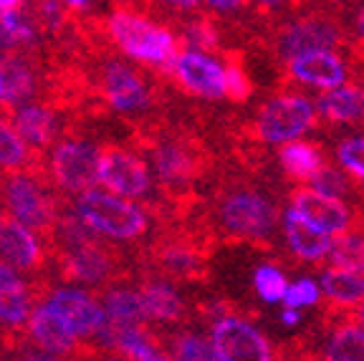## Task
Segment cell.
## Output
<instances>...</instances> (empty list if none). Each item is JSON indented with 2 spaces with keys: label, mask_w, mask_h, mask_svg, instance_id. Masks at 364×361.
<instances>
[{
  "label": "cell",
  "mask_w": 364,
  "mask_h": 361,
  "mask_svg": "<svg viewBox=\"0 0 364 361\" xmlns=\"http://www.w3.org/2000/svg\"><path fill=\"white\" fill-rule=\"evenodd\" d=\"M114 43L134 61L149 66H170L177 56V41L172 31L136 11H114L107 21Z\"/></svg>",
  "instance_id": "cell-1"
},
{
  "label": "cell",
  "mask_w": 364,
  "mask_h": 361,
  "mask_svg": "<svg viewBox=\"0 0 364 361\" xmlns=\"http://www.w3.org/2000/svg\"><path fill=\"white\" fill-rule=\"evenodd\" d=\"M76 215L86 227L119 240L136 237L147 227L144 212L134 203H129V198L114 195L109 190H94V187L79 195Z\"/></svg>",
  "instance_id": "cell-2"
},
{
  "label": "cell",
  "mask_w": 364,
  "mask_h": 361,
  "mask_svg": "<svg viewBox=\"0 0 364 361\" xmlns=\"http://www.w3.org/2000/svg\"><path fill=\"white\" fill-rule=\"evenodd\" d=\"M314 117H316V107L306 96L281 94L263 104L256 126L261 139L268 144H289V141L301 139L311 129Z\"/></svg>",
  "instance_id": "cell-3"
},
{
  "label": "cell",
  "mask_w": 364,
  "mask_h": 361,
  "mask_svg": "<svg viewBox=\"0 0 364 361\" xmlns=\"http://www.w3.org/2000/svg\"><path fill=\"white\" fill-rule=\"evenodd\" d=\"M172 74L177 76L185 89L193 94L208 96V99H220L228 96V76H230V66L218 61L208 51L200 48H185L177 51V56L170 63Z\"/></svg>",
  "instance_id": "cell-4"
},
{
  "label": "cell",
  "mask_w": 364,
  "mask_h": 361,
  "mask_svg": "<svg viewBox=\"0 0 364 361\" xmlns=\"http://www.w3.org/2000/svg\"><path fill=\"white\" fill-rule=\"evenodd\" d=\"M210 341L220 361H271V346L263 333L243 318H220Z\"/></svg>",
  "instance_id": "cell-5"
},
{
  "label": "cell",
  "mask_w": 364,
  "mask_h": 361,
  "mask_svg": "<svg viewBox=\"0 0 364 361\" xmlns=\"http://www.w3.org/2000/svg\"><path fill=\"white\" fill-rule=\"evenodd\" d=\"M99 152L89 141H63L53 152V177L71 192H86L99 182Z\"/></svg>",
  "instance_id": "cell-6"
},
{
  "label": "cell",
  "mask_w": 364,
  "mask_h": 361,
  "mask_svg": "<svg viewBox=\"0 0 364 361\" xmlns=\"http://www.w3.org/2000/svg\"><path fill=\"white\" fill-rule=\"evenodd\" d=\"M99 182L114 195L139 198L149 190V170L134 154L122 149H104L99 157Z\"/></svg>",
  "instance_id": "cell-7"
},
{
  "label": "cell",
  "mask_w": 364,
  "mask_h": 361,
  "mask_svg": "<svg viewBox=\"0 0 364 361\" xmlns=\"http://www.w3.org/2000/svg\"><path fill=\"white\" fill-rule=\"evenodd\" d=\"M223 222L228 230L245 237H263L276 222V210L256 192H238L223 205Z\"/></svg>",
  "instance_id": "cell-8"
},
{
  "label": "cell",
  "mask_w": 364,
  "mask_h": 361,
  "mask_svg": "<svg viewBox=\"0 0 364 361\" xmlns=\"http://www.w3.org/2000/svg\"><path fill=\"white\" fill-rule=\"evenodd\" d=\"M289 71L299 84L329 91L347 84V63L334 48H316L289 58Z\"/></svg>",
  "instance_id": "cell-9"
},
{
  "label": "cell",
  "mask_w": 364,
  "mask_h": 361,
  "mask_svg": "<svg viewBox=\"0 0 364 361\" xmlns=\"http://www.w3.org/2000/svg\"><path fill=\"white\" fill-rule=\"evenodd\" d=\"M48 306L56 311L58 316L71 326V331L76 336H89V333H97L107 323V313H104V306L86 296L79 288H61L48 298Z\"/></svg>",
  "instance_id": "cell-10"
},
{
  "label": "cell",
  "mask_w": 364,
  "mask_h": 361,
  "mask_svg": "<svg viewBox=\"0 0 364 361\" xmlns=\"http://www.w3.org/2000/svg\"><path fill=\"white\" fill-rule=\"evenodd\" d=\"M339 43V28L329 18H299L289 23L279 38L281 56L289 58L299 56L304 51H316V48H334Z\"/></svg>",
  "instance_id": "cell-11"
},
{
  "label": "cell",
  "mask_w": 364,
  "mask_h": 361,
  "mask_svg": "<svg viewBox=\"0 0 364 361\" xmlns=\"http://www.w3.org/2000/svg\"><path fill=\"white\" fill-rule=\"evenodd\" d=\"M8 210H11L13 220L23 222L26 227H41L51 217V205L46 192L28 177H13L6 187Z\"/></svg>",
  "instance_id": "cell-12"
},
{
  "label": "cell",
  "mask_w": 364,
  "mask_h": 361,
  "mask_svg": "<svg viewBox=\"0 0 364 361\" xmlns=\"http://www.w3.org/2000/svg\"><path fill=\"white\" fill-rule=\"evenodd\" d=\"M104 91L117 112H139L149 104L144 81L127 63L112 61L104 68Z\"/></svg>",
  "instance_id": "cell-13"
},
{
  "label": "cell",
  "mask_w": 364,
  "mask_h": 361,
  "mask_svg": "<svg viewBox=\"0 0 364 361\" xmlns=\"http://www.w3.org/2000/svg\"><path fill=\"white\" fill-rule=\"evenodd\" d=\"M294 210L311 220L316 227H321L329 235H336V232H344L349 225V210L347 205L341 203L339 198H331V195H324L318 190H301L296 192L294 198Z\"/></svg>",
  "instance_id": "cell-14"
},
{
  "label": "cell",
  "mask_w": 364,
  "mask_h": 361,
  "mask_svg": "<svg viewBox=\"0 0 364 361\" xmlns=\"http://www.w3.org/2000/svg\"><path fill=\"white\" fill-rule=\"evenodd\" d=\"M284 232L286 240H289V248L304 260L324 258V255H329L331 245H334V237L329 232L316 227L294 208L284 215Z\"/></svg>",
  "instance_id": "cell-15"
},
{
  "label": "cell",
  "mask_w": 364,
  "mask_h": 361,
  "mask_svg": "<svg viewBox=\"0 0 364 361\" xmlns=\"http://www.w3.org/2000/svg\"><path fill=\"white\" fill-rule=\"evenodd\" d=\"M38 240L31 232V227H26L18 220H8L0 217V258L3 263L16 271L23 268H33L38 263Z\"/></svg>",
  "instance_id": "cell-16"
},
{
  "label": "cell",
  "mask_w": 364,
  "mask_h": 361,
  "mask_svg": "<svg viewBox=\"0 0 364 361\" xmlns=\"http://www.w3.org/2000/svg\"><path fill=\"white\" fill-rule=\"evenodd\" d=\"M28 323H31V333H33L36 344H38L41 349L53 351V354H66V351L74 349L76 333L71 331V326H68L48 303L31 311Z\"/></svg>",
  "instance_id": "cell-17"
},
{
  "label": "cell",
  "mask_w": 364,
  "mask_h": 361,
  "mask_svg": "<svg viewBox=\"0 0 364 361\" xmlns=\"http://www.w3.org/2000/svg\"><path fill=\"white\" fill-rule=\"evenodd\" d=\"M31 316L28 288L16 268L0 263V321L8 326H21Z\"/></svg>",
  "instance_id": "cell-18"
},
{
  "label": "cell",
  "mask_w": 364,
  "mask_h": 361,
  "mask_svg": "<svg viewBox=\"0 0 364 361\" xmlns=\"http://www.w3.org/2000/svg\"><path fill=\"white\" fill-rule=\"evenodd\" d=\"M318 114L329 122H362L364 119V89L362 86L341 84L318 96Z\"/></svg>",
  "instance_id": "cell-19"
},
{
  "label": "cell",
  "mask_w": 364,
  "mask_h": 361,
  "mask_svg": "<svg viewBox=\"0 0 364 361\" xmlns=\"http://www.w3.org/2000/svg\"><path fill=\"white\" fill-rule=\"evenodd\" d=\"M13 126H16V131L26 144L41 147L53 134V114L46 107H38V104H21Z\"/></svg>",
  "instance_id": "cell-20"
},
{
  "label": "cell",
  "mask_w": 364,
  "mask_h": 361,
  "mask_svg": "<svg viewBox=\"0 0 364 361\" xmlns=\"http://www.w3.org/2000/svg\"><path fill=\"white\" fill-rule=\"evenodd\" d=\"M321 291L336 303H362L364 301V273L349 268H329L321 276Z\"/></svg>",
  "instance_id": "cell-21"
},
{
  "label": "cell",
  "mask_w": 364,
  "mask_h": 361,
  "mask_svg": "<svg viewBox=\"0 0 364 361\" xmlns=\"http://www.w3.org/2000/svg\"><path fill=\"white\" fill-rule=\"evenodd\" d=\"M104 313L109 323H119V326H136V323L147 318L144 313L142 293L136 291H112L104 298Z\"/></svg>",
  "instance_id": "cell-22"
},
{
  "label": "cell",
  "mask_w": 364,
  "mask_h": 361,
  "mask_svg": "<svg viewBox=\"0 0 364 361\" xmlns=\"http://www.w3.org/2000/svg\"><path fill=\"white\" fill-rule=\"evenodd\" d=\"M0 68H3V94H6V102L11 104L28 102V96L33 94V86H36L31 68L21 58H3Z\"/></svg>",
  "instance_id": "cell-23"
},
{
  "label": "cell",
  "mask_w": 364,
  "mask_h": 361,
  "mask_svg": "<svg viewBox=\"0 0 364 361\" xmlns=\"http://www.w3.org/2000/svg\"><path fill=\"white\" fill-rule=\"evenodd\" d=\"M144 301V313L149 318H159V321H172L182 313V298L177 291L167 283H152L144 288L142 293Z\"/></svg>",
  "instance_id": "cell-24"
},
{
  "label": "cell",
  "mask_w": 364,
  "mask_h": 361,
  "mask_svg": "<svg viewBox=\"0 0 364 361\" xmlns=\"http://www.w3.org/2000/svg\"><path fill=\"white\" fill-rule=\"evenodd\" d=\"M36 38L31 21L21 8H0V51H13L18 45H28Z\"/></svg>",
  "instance_id": "cell-25"
},
{
  "label": "cell",
  "mask_w": 364,
  "mask_h": 361,
  "mask_svg": "<svg viewBox=\"0 0 364 361\" xmlns=\"http://www.w3.org/2000/svg\"><path fill=\"white\" fill-rule=\"evenodd\" d=\"M281 162L284 167L291 172V175L301 177V180H311L324 164H321V157L318 152L311 147V144H304V141H289L281 152Z\"/></svg>",
  "instance_id": "cell-26"
},
{
  "label": "cell",
  "mask_w": 364,
  "mask_h": 361,
  "mask_svg": "<svg viewBox=\"0 0 364 361\" xmlns=\"http://www.w3.org/2000/svg\"><path fill=\"white\" fill-rule=\"evenodd\" d=\"M68 268L79 281L99 283L107 276V258L99 250L89 248V245H79L74 253L68 255Z\"/></svg>",
  "instance_id": "cell-27"
},
{
  "label": "cell",
  "mask_w": 364,
  "mask_h": 361,
  "mask_svg": "<svg viewBox=\"0 0 364 361\" xmlns=\"http://www.w3.org/2000/svg\"><path fill=\"white\" fill-rule=\"evenodd\" d=\"M326 361H364V328H341L334 333Z\"/></svg>",
  "instance_id": "cell-28"
},
{
  "label": "cell",
  "mask_w": 364,
  "mask_h": 361,
  "mask_svg": "<svg viewBox=\"0 0 364 361\" xmlns=\"http://www.w3.org/2000/svg\"><path fill=\"white\" fill-rule=\"evenodd\" d=\"M253 286H256V293L261 296L266 303H284V296H286V276L279 271L276 266H258V271L253 273Z\"/></svg>",
  "instance_id": "cell-29"
},
{
  "label": "cell",
  "mask_w": 364,
  "mask_h": 361,
  "mask_svg": "<svg viewBox=\"0 0 364 361\" xmlns=\"http://www.w3.org/2000/svg\"><path fill=\"white\" fill-rule=\"evenodd\" d=\"M154 170L162 180L177 182L188 175L190 170V159L185 157V152L172 144H162L159 149H154Z\"/></svg>",
  "instance_id": "cell-30"
},
{
  "label": "cell",
  "mask_w": 364,
  "mask_h": 361,
  "mask_svg": "<svg viewBox=\"0 0 364 361\" xmlns=\"http://www.w3.org/2000/svg\"><path fill=\"white\" fill-rule=\"evenodd\" d=\"M329 255L336 268H349V271L364 273V240L362 237L347 235V237H341V240H334Z\"/></svg>",
  "instance_id": "cell-31"
},
{
  "label": "cell",
  "mask_w": 364,
  "mask_h": 361,
  "mask_svg": "<svg viewBox=\"0 0 364 361\" xmlns=\"http://www.w3.org/2000/svg\"><path fill=\"white\" fill-rule=\"evenodd\" d=\"M175 361H220L213 341L203 339V336H180L175 346Z\"/></svg>",
  "instance_id": "cell-32"
},
{
  "label": "cell",
  "mask_w": 364,
  "mask_h": 361,
  "mask_svg": "<svg viewBox=\"0 0 364 361\" xmlns=\"http://www.w3.org/2000/svg\"><path fill=\"white\" fill-rule=\"evenodd\" d=\"M26 159V141L16 126L0 119V167H18Z\"/></svg>",
  "instance_id": "cell-33"
},
{
  "label": "cell",
  "mask_w": 364,
  "mask_h": 361,
  "mask_svg": "<svg viewBox=\"0 0 364 361\" xmlns=\"http://www.w3.org/2000/svg\"><path fill=\"white\" fill-rule=\"evenodd\" d=\"M321 296V286L311 278H299V281L289 283L286 286V296H284V306L289 308H309L314 306Z\"/></svg>",
  "instance_id": "cell-34"
},
{
  "label": "cell",
  "mask_w": 364,
  "mask_h": 361,
  "mask_svg": "<svg viewBox=\"0 0 364 361\" xmlns=\"http://www.w3.org/2000/svg\"><path fill=\"white\" fill-rule=\"evenodd\" d=\"M336 159L347 172L364 180V136H349L336 149Z\"/></svg>",
  "instance_id": "cell-35"
},
{
  "label": "cell",
  "mask_w": 364,
  "mask_h": 361,
  "mask_svg": "<svg viewBox=\"0 0 364 361\" xmlns=\"http://www.w3.org/2000/svg\"><path fill=\"white\" fill-rule=\"evenodd\" d=\"M311 185H314V190L331 195V198H339L341 192H344V187H347L344 185V177H341L339 172L329 170V167H321V170L311 177Z\"/></svg>",
  "instance_id": "cell-36"
},
{
  "label": "cell",
  "mask_w": 364,
  "mask_h": 361,
  "mask_svg": "<svg viewBox=\"0 0 364 361\" xmlns=\"http://www.w3.org/2000/svg\"><path fill=\"white\" fill-rule=\"evenodd\" d=\"M185 38H188L190 48H200V51H208L210 45H215V33H213L210 23L203 21H195L193 26H188Z\"/></svg>",
  "instance_id": "cell-37"
},
{
  "label": "cell",
  "mask_w": 364,
  "mask_h": 361,
  "mask_svg": "<svg viewBox=\"0 0 364 361\" xmlns=\"http://www.w3.org/2000/svg\"><path fill=\"white\" fill-rule=\"evenodd\" d=\"M38 16L46 26H51V28H58L63 23V16H66V6H63L61 0H41L38 6Z\"/></svg>",
  "instance_id": "cell-38"
},
{
  "label": "cell",
  "mask_w": 364,
  "mask_h": 361,
  "mask_svg": "<svg viewBox=\"0 0 364 361\" xmlns=\"http://www.w3.org/2000/svg\"><path fill=\"white\" fill-rule=\"evenodd\" d=\"M248 79L243 76V71L235 66H230V76H228V96H233V99H243L248 96Z\"/></svg>",
  "instance_id": "cell-39"
},
{
  "label": "cell",
  "mask_w": 364,
  "mask_h": 361,
  "mask_svg": "<svg viewBox=\"0 0 364 361\" xmlns=\"http://www.w3.org/2000/svg\"><path fill=\"white\" fill-rule=\"evenodd\" d=\"M200 3L218 13H233V11H238V8H243L248 0H200Z\"/></svg>",
  "instance_id": "cell-40"
},
{
  "label": "cell",
  "mask_w": 364,
  "mask_h": 361,
  "mask_svg": "<svg viewBox=\"0 0 364 361\" xmlns=\"http://www.w3.org/2000/svg\"><path fill=\"white\" fill-rule=\"evenodd\" d=\"M299 321H301V311L284 306V311H281V323L289 326V328H294V326H299Z\"/></svg>",
  "instance_id": "cell-41"
},
{
  "label": "cell",
  "mask_w": 364,
  "mask_h": 361,
  "mask_svg": "<svg viewBox=\"0 0 364 361\" xmlns=\"http://www.w3.org/2000/svg\"><path fill=\"white\" fill-rule=\"evenodd\" d=\"M26 361H61V359H58V354H53V351L36 349V351H28V354H26Z\"/></svg>",
  "instance_id": "cell-42"
},
{
  "label": "cell",
  "mask_w": 364,
  "mask_h": 361,
  "mask_svg": "<svg viewBox=\"0 0 364 361\" xmlns=\"http://www.w3.org/2000/svg\"><path fill=\"white\" fill-rule=\"evenodd\" d=\"M159 3H165V6L175 8V11H190L200 3V0H159Z\"/></svg>",
  "instance_id": "cell-43"
},
{
  "label": "cell",
  "mask_w": 364,
  "mask_h": 361,
  "mask_svg": "<svg viewBox=\"0 0 364 361\" xmlns=\"http://www.w3.org/2000/svg\"><path fill=\"white\" fill-rule=\"evenodd\" d=\"M354 33H357L359 41H364V3L354 13Z\"/></svg>",
  "instance_id": "cell-44"
},
{
  "label": "cell",
  "mask_w": 364,
  "mask_h": 361,
  "mask_svg": "<svg viewBox=\"0 0 364 361\" xmlns=\"http://www.w3.org/2000/svg\"><path fill=\"white\" fill-rule=\"evenodd\" d=\"M250 3L261 11H279V8H284L286 0H250Z\"/></svg>",
  "instance_id": "cell-45"
},
{
  "label": "cell",
  "mask_w": 364,
  "mask_h": 361,
  "mask_svg": "<svg viewBox=\"0 0 364 361\" xmlns=\"http://www.w3.org/2000/svg\"><path fill=\"white\" fill-rule=\"evenodd\" d=\"M61 3L68 11H86V8H91V0H61Z\"/></svg>",
  "instance_id": "cell-46"
},
{
  "label": "cell",
  "mask_w": 364,
  "mask_h": 361,
  "mask_svg": "<svg viewBox=\"0 0 364 361\" xmlns=\"http://www.w3.org/2000/svg\"><path fill=\"white\" fill-rule=\"evenodd\" d=\"M136 361H172L170 356H165V354H159V351H154V346L147 351V354H142Z\"/></svg>",
  "instance_id": "cell-47"
},
{
  "label": "cell",
  "mask_w": 364,
  "mask_h": 361,
  "mask_svg": "<svg viewBox=\"0 0 364 361\" xmlns=\"http://www.w3.org/2000/svg\"><path fill=\"white\" fill-rule=\"evenodd\" d=\"M23 0H0V8H21Z\"/></svg>",
  "instance_id": "cell-48"
},
{
  "label": "cell",
  "mask_w": 364,
  "mask_h": 361,
  "mask_svg": "<svg viewBox=\"0 0 364 361\" xmlns=\"http://www.w3.org/2000/svg\"><path fill=\"white\" fill-rule=\"evenodd\" d=\"M0 102H6V94H3V68H0Z\"/></svg>",
  "instance_id": "cell-49"
},
{
  "label": "cell",
  "mask_w": 364,
  "mask_h": 361,
  "mask_svg": "<svg viewBox=\"0 0 364 361\" xmlns=\"http://www.w3.org/2000/svg\"><path fill=\"white\" fill-rule=\"evenodd\" d=\"M359 321H362V328H364V301H362V306H359Z\"/></svg>",
  "instance_id": "cell-50"
},
{
  "label": "cell",
  "mask_w": 364,
  "mask_h": 361,
  "mask_svg": "<svg viewBox=\"0 0 364 361\" xmlns=\"http://www.w3.org/2000/svg\"><path fill=\"white\" fill-rule=\"evenodd\" d=\"M326 3H341V0H326Z\"/></svg>",
  "instance_id": "cell-51"
},
{
  "label": "cell",
  "mask_w": 364,
  "mask_h": 361,
  "mask_svg": "<svg viewBox=\"0 0 364 361\" xmlns=\"http://www.w3.org/2000/svg\"><path fill=\"white\" fill-rule=\"evenodd\" d=\"M112 361H124V359H112Z\"/></svg>",
  "instance_id": "cell-52"
}]
</instances>
